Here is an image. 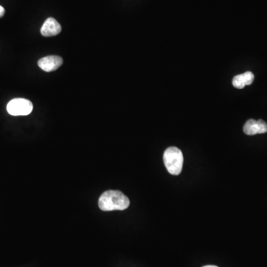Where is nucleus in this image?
Listing matches in <instances>:
<instances>
[{
	"instance_id": "obj_1",
	"label": "nucleus",
	"mask_w": 267,
	"mask_h": 267,
	"mask_svg": "<svg viewBox=\"0 0 267 267\" xmlns=\"http://www.w3.org/2000/svg\"><path fill=\"white\" fill-rule=\"evenodd\" d=\"M130 205V200L119 191H107L99 197V207L104 212L125 210Z\"/></svg>"
},
{
	"instance_id": "obj_2",
	"label": "nucleus",
	"mask_w": 267,
	"mask_h": 267,
	"mask_svg": "<svg viewBox=\"0 0 267 267\" xmlns=\"http://www.w3.org/2000/svg\"><path fill=\"white\" fill-rule=\"evenodd\" d=\"M182 151L176 147H169L164 154V162L169 173L173 176L180 174L183 166Z\"/></svg>"
},
{
	"instance_id": "obj_3",
	"label": "nucleus",
	"mask_w": 267,
	"mask_h": 267,
	"mask_svg": "<svg viewBox=\"0 0 267 267\" xmlns=\"http://www.w3.org/2000/svg\"><path fill=\"white\" fill-rule=\"evenodd\" d=\"M32 102L28 99L17 98L7 104V111L12 116H26L32 112Z\"/></svg>"
},
{
	"instance_id": "obj_4",
	"label": "nucleus",
	"mask_w": 267,
	"mask_h": 267,
	"mask_svg": "<svg viewBox=\"0 0 267 267\" xmlns=\"http://www.w3.org/2000/svg\"><path fill=\"white\" fill-rule=\"evenodd\" d=\"M62 64L63 59L59 56H47L38 61L39 67L47 72L57 70Z\"/></svg>"
},
{
	"instance_id": "obj_5",
	"label": "nucleus",
	"mask_w": 267,
	"mask_h": 267,
	"mask_svg": "<svg viewBox=\"0 0 267 267\" xmlns=\"http://www.w3.org/2000/svg\"><path fill=\"white\" fill-rule=\"evenodd\" d=\"M244 133L247 135L265 134L267 132V124L263 120H249L244 126Z\"/></svg>"
},
{
	"instance_id": "obj_6",
	"label": "nucleus",
	"mask_w": 267,
	"mask_h": 267,
	"mask_svg": "<svg viewBox=\"0 0 267 267\" xmlns=\"http://www.w3.org/2000/svg\"><path fill=\"white\" fill-rule=\"evenodd\" d=\"M40 32L43 37H53L61 32V26L54 18H48L42 26Z\"/></svg>"
},
{
	"instance_id": "obj_7",
	"label": "nucleus",
	"mask_w": 267,
	"mask_h": 267,
	"mask_svg": "<svg viewBox=\"0 0 267 267\" xmlns=\"http://www.w3.org/2000/svg\"><path fill=\"white\" fill-rule=\"evenodd\" d=\"M254 81V75L251 72H247L241 75H236L232 80V84L237 89H243L246 86L250 85Z\"/></svg>"
},
{
	"instance_id": "obj_8",
	"label": "nucleus",
	"mask_w": 267,
	"mask_h": 267,
	"mask_svg": "<svg viewBox=\"0 0 267 267\" xmlns=\"http://www.w3.org/2000/svg\"><path fill=\"white\" fill-rule=\"evenodd\" d=\"M5 13V10L2 6L0 5V18L2 17Z\"/></svg>"
},
{
	"instance_id": "obj_9",
	"label": "nucleus",
	"mask_w": 267,
	"mask_h": 267,
	"mask_svg": "<svg viewBox=\"0 0 267 267\" xmlns=\"http://www.w3.org/2000/svg\"><path fill=\"white\" fill-rule=\"evenodd\" d=\"M203 267H218L215 266V265H206V266H204Z\"/></svg>"
}]
</instances>
